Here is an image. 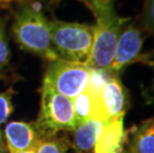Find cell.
Here are the masks:
<instances>
[{
	"mask_svg": "<svg viewBox=\"0 0 154 153\" xmlns=\"http://www.w3.org/2000/svg\"><path fill=\"white\" fill-rule=\"evenodd\" d=\"M116 0H83L96 19L94 42L88 67L109 71L113 61L117 41L127 19L121 18L114 7Z\"/></svg>",
	"mask_w": 154,
	"mask_h": 153,
	"instance_id": "obj_1",
	"label": "cell"
},
{
	"mask_svg": "<svg viewBox=\"0 0 154 153\" xmlns=\"http://www.w3.org/2000/svg\"><path fill=\"white\" fill-rule=\"evenodd\" d=\"M12 34L22 49L54 62L59 59L52 44L51 20L31 4L20 5L14 14Z\"/></svg>",
	"mask_w": 154,
	"mask_h": 153,
	"instance_id": "obj_2",
	"label": "cell"
},
{
	"mask_svg": "<svg viewBox=\"0 0 154 153\" xmlns=\"http://www.w3.org/2000/svg\"><path fill=\"white\" fill-rule=\"evenodd\" d=\"M94 26L51 20L52 44L59 59L88 66L94 42Z\"/></svg>",
	"mask_w": 154,
	"mask_h": 153,
	"instance_id": "obj_3",
	"label": "cell"
},
{
	"mask_svg": "<svg viewBox=\"0 0 154 153\" xmlns=\"http://www.w3.org/2000/svg\"><path fill=\"white\" fill-rule=\"evenodd\" d=\"M77 125L73 99L43 84L41 109L35 129L44 136L56 134L61 130H74Z\"/></svg>",
	"mask_w": 154,
	"mask_h": 153,
	"instance_id": "obj_4",
	"label": "cell"
},
{
	"mask_svg": "<svg viewBox=\"0 0 154 153\" xmlns=\"http://www.w3.org/2000/svg\"><path fill=\"white\" fill-rule=\"evenodd\" d=\"M91 68L61 59L51 62L46 71L43 84L56 93L74 99L86 90Z\"/></svg>",
	"mask_w": 154,
	"mask_h": 153,
	"instance_id": "obj_5",
	"label": "cell"
},
{
	"mask_svg": "<svg viewBox=\"0 0 154 153\" xmlns=\"http://www.w3.org/2000/svg\"><path fill=\"white\" fill-rule=\"evenodd\" d=\"M144 36L141 29L132 24L124 26L117 41L113 61L109 73L117 75L126 67L134 63H143L151 65L149 56L141 53Z\"/></svg>",
	"mask_w": 154,
	"mask_h": 153,
	"instance_id": "obj_6",
	"label": "cell"
},
{
	"mask_svg": "<svg viewBox=\"0 0 154 153\" xmlns=\"http://www.w3.org/2000/svg\"><path fill=\"white\" fill-rule=\"evenodd\" d=\"M100 103L103 122L125 115L129 106L128 93L117 75L111 74L109 77L100 93Z\"/></svg>",
	"mask_w": 154,
	"mask_h": 153,
	"instance_id": "obj_7",
	"label": "cell"
},
{
	"mask_svg": "<svg viewBox=\"0 0 154 153\" xmlns=\"http://www.w3.org/2000/svg\"><path fill=\"white\" fill-rule=\"evenodd\" d=\"M125 140L123 118L104 122L94 153H122Z\"/></svg>",
	"mask_w": 154,
	"mask_h": 153,
	"instance_id": "obj_8",
	"label": "cell"
},
{
	"mask_svg": "<svg viewBox=\"0 0 154 153\" xmlns=\"http://www.w3.org/2000/svg\"><path fill=\"white\" fill-rule=\"evenodd\" d=\"M4 137L10 153L34 147L38 139L33 125L24 121H10L6 125Z\"/></svg>",
	"mask_w": 154,
	"mask_h": 153,
	"instance_id": "obj_9",
	"label": "cell"
},
{
	"mask_svg": "<svg viewBox=\"0 0 154 153\" xmlns=\"http://www.w3.org/2000/svg\"><path fill=\"white\" fill-rule=\"evenodd\" d=\"M104 122L97 119H88L80 122L75 128L73 147L77 153H94L97 138Z\"/></svg>",
	"mask_w": 154,
	"mask_h": 153,
	"instance_id": "obj_10",
	"label": "cell"
},
{
	"mask_svg": "<svg viewBox=\"0 0 154 153\" xmlns=\"http://www.w3.org/2000/svg\"><path fill=\"white\" fill-rule=\"evenodd\" d=\"M125 142L132 153H154V115L135 126Z\"/></svg>",
	"mask_w": 154,
	"mask_h": 153,
	"instance_id": "obj_11",
	"label": "cell"
},
{
	"mask_svg": "<svg viewBox=\"0 0 154 153\" xmlns=\"http://www.w3.org/2000/svg\"><path fill=\"white\" fill-rule=\"evenodd\" d=\"M37 153H67L69 142L64 138L53 135H44L36 141L35 144Z\"/></svg>",
	"mask_w": 154,
	"mask_h": 153,
	"instance_id": "obj_12",
	"label": "cell"
},
{
	"mask_svg": "<svg viewBox=\"0 0 154 153\" xmlns=\"http://www.w3.org/2000/svg\"><path fill=\"white\" fill-rule=\"evenodd\" d=\"M14 92L12 89L4 93H0V124L5 122L13 112L12 96Z\"/></svg>",
	"mask_w": 154,
	"mask_h": 153,
	"instance_id": "obj_13",
	"label": "cell"
},
{
	"mask_svg": "<svg viewBox=\"0 0 154 153\" xmlns=\"http://www.w3.org/2000/svg\"><path fill=\"white\" fill-rule=\"evenodd\" d=\"M10 49L5 35L4 21L0 18V69H3L9 64L10 61Z\"/></svg>",
	"mask_w": 154,
	"mask_h": 153,
	"instance_id": "obj_14",
	"label": "cell"
},
{
	"mask_svg": "<svg viewBox=\"0 0 154 153\" xmlns=\"http://www.w3.org/2000/svg\"><path fill=\"white\" fill-rule=\"evenodd\" d=\"M142 25L146 32L154 35V0H144Z\"/></svg>",
	"mask_w": 154,
	"mask_h": 153,
	"instance_id": "obj_15",
	"label": "cell"
},
{
	"mask_svg": "<svg viewBox=\"0 0 154 153\" xmlns=\"http://www.w3.org/2000/svg\"><path fill=\"white\" fill-rule=\"evenodd\" d=\"M40 1H48V0H0V7L8 8L14 3H18L19 6L24 4H31L33 2H40Z\"/></svg>",
	"mask_w": 154,
	"mask_h": 153,
	"instance_id": "obj_16",
	"label": "cell"
},
{
	"mask_svg": "<svg viewBox=\"0 0 154 153\" xmlns=\"http://www.w3.org/2000/svg\"><path fill=\"white\" fill-rule=\"evenodd\" d=\"M7 147H6V144L4 142V137H3V134L1 132V129H0V153L1 152H5Z\"/></svg>",
	"mask_w": 154,
	"mask_h": 153,
	"instance_id": "obj_17",
	"label": "cell"
},
{
	"mask_svg": "<svg viewBox=\"0 0 154 153\" xmlns=\"http://www.w3.org/2000/svg\"><path fill=\"white\" fill-rule=\"evenodd\" d=\"M14 153H37V152H36V148H35V146H34V147H32V148L26 149V150H22V151L14 152Z\"/></svg>",
	"mask_w": 154,
	"mask_h": 153,
	"instance_id": "obj_18",
	"label": "cell"
},
{
	"mask_svg": "<svg viewBox=\"0 0 154 153\" xmlns=\"http://www.w3.org/2000/svg\"><path fill=\"white\" fill-rule=\"evenodd\" d=\"M122 153H132V152H130V151L128 150V149H126V150H123Z\"/></svg>",
	"mask_w": 154,
	"mask_h": 153,
	"instance_id": "obj_19",
	"label": "cell"
},
{
	"mask_svg": "<svg viewBox=\"0 0 154 153\" xmlns=\"http://www.w3.org/2000/svg\"><path fill=\"white\" fill-rule=\"evenodd\" d=\"M1 79H3V76H2V75H0V80H1Z\"/></svg>",
	"mask_w": 154,
	"mask_h": 153,
	"instance_id": "obj_20",
	"label": "cell"
},
{
	"mask_svg": "<svg viewBox=\"0 0 154 153\" xmlns=\"http://www.w3.org/2000/svg\"><path fill=\"white\" fill-rule=\"evenodd\" d=\"M80 1H83V0H80Z\"/></svg>",
	"mask_w": 154,
	"mask_h": 153,
	"instance_id": "obj_21",
	"label": "cell"
}]
</instances>
